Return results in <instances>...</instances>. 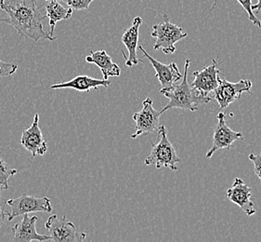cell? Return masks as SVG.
<instances>
[{
	"mask_svg": "<svg viewBox=\"0 0 261 242\" xmlns=\"http://www.w3.org/2000/svg\"><path fill=\"white\" fill-rule=\"evenodd\" d=\"M0 9L7 13V17L0 18V21L13 27L20 37L31 38L35 42L40 39H56L43 29L42 21L46 15H42L38 0H0Z\"/></svg>",
	"mask_w": 261,
	"mask_h": 242,
	"instance_id": "obj_1",
	"label": "cell"
},
{
	"mask_svg": "<svg viewBox=\"0 0 261 242\" xmlns=\"http://www.w3.org/2000/svg\"><path fill=\"white\" fill-rule=\"evenodd\" d=\"M191 60L186 59L184 63V74L181 82L178 85H173L171 87L164 88L160 90V93L169 99L167 106L159 111L162 115L166 111L178 108L182 110H190L195 112L198 109L199 105L207 104L212 100L211 97H205L200 94L192 88L188 82V70Z\"/></svg>",
	"mask_w": 261,
	"mask_h": 242,
	"instance_id": "obj_2",
	"label": "cell"
},
{
	"mask_svg": "<svg viewBox=\"0 0 261 242\" xmlns=\"http://www.w3.org/2000/svg\"><path fill=\"white\" fill-rule=\"evenodd\" d=\"M187 36L183 28L169 21L168 15L164 13L160 22L152 27L151 37L155 39L153 49L161 50L165 54H173L176 52L175 44Z\"/></svg>",
	"mask_w": 261,
	"mask_h": 242,
	"instance_id": "obj_3",
	"label": "cell"
},
{
	"mask_svg": "<svg viewBox=\"0 0 261 242\" xmlns=\"http://www.w3.org/2000/svg\"><path fill=\"white\" fill-rule=\"evenodd\" d=\"M157 132L160 141L157 143H152L151 153L145 158L144 163L147 166L154 165L156 168H169L172 171H177V163L180 162V158H178L176 149L167 138L166 127L161 125Z\"/></svg>",
	"mask_w": 261,
	"mask_h": 242,
	"instance_id": "obj_4",
	"label": "cell"
},
{
	"mask_svg": "<svg viewBox=\"0 0 261 242\" xmlns=\"http://www.w3.org/2000/svg\"><path fill=\"white\" fill-rule=\"evenodd\" d=\"M6 204L11 208V211H7L8 221L10 222L18 216L28 214L31 212L41 211L49 213L53 211L51 201L47 197L37 198L34 196L23 194L19 198L7 200Z\"/></svg>",
	"mask_w": 261,
	"mask_h": 242,
	"instance_id": "obj_5",
	"label": "cell"
},
{
	"mask_svg": "<svg viewBox=\"0 0 261 242\" xmlns=\"http://www.w3.org/2000/svg\"><path fill=\"white\" fill-rule=\"evenodd\" d=\"M47 236L55 242H80L86 238V233H79L73 223L68 221L66 216L61 218L53 214L45 224Z\"/></svg>",
	"mask_w": 261,
	"mask_h": 242,
	"instance_id": "obj_6",
	"label": "cell"
},
{
	"mask_svg": "<svg viewBox=\"0 0 261 242\" xmlns=\"http://www.w3.org/2000/svg\"><path fill=\"white\" fill-rule=\"evenodd\" d=\"M252 81L250 79H241L238 82H230L220 77V84L213 91L215 100L219 104L220 109H225L235 101L239 100L245 92L252 94Z\"/></svg>",
	"mask_w": 261,
	"mask_h": 242,
	"instance_id": "obj_7",
	"label": "cell"
},
{
	"mask_svg": "<svg viewBox=\"0 0 261 242\" xmlns=\"http://www.w3.org/2000/svg\"><path fill=\"white\" fill-rule=\"evenodd\" d=\"M160 112L152 106V100L150 97L142 103V109L133 115L135 121V133L131 135L132 139H136L141 135H146L156 132L161 126Z\"/></svg>",
	"mask_w": 261,
	"mask_h": 242,
	"instance_id": "obj_8",
	"label": "cell"
},
{
	"mask_svg": "<svg viewBox=\"0 0 261 242\" xmlns=\"http://www.w3.org/2000/svg\"><path fill=\"white\" fill-rule=\"evenodd\" d=\"M244 134L242 132H235L228 127L226 123V116L223 112H220L218 115V123L215 127L213 134V142L205 157L210 158L215 153L220 149H230L232 143L237 140H243Z\"/></svg>",
	"mask_w": 261,
	"mask_h": 242,
	"instance_id": "obj_9",
	"label": "cell"
},
{
	"mask_svg": "<svg viewBox=\"0 0 261 242\" xmlns=\"http://www.w3.org/2000/svg\"><path fill=\"white\" fill-rule=\"evenodd\" d=\"M220 69L217 67V61L213 59L212 64L201 71L193 72L194 79L191 86L200 94L208 97L209 94L213 92L220 84Z\"/></svg>",
	"mask_w": 261,
	"mask_h": 242,
	"instance_id": "obj_10",
	"label": "cell"
},
{
	"mask_svg": "<svg viewBox=\"0 0 261 242\" xmlns=\"http://www.w3.org/2000/svg\"><path fill=\"white\" fill-rule=\"evenodd\" d=\"M21 144L31 153L32 157L44 156L47 151V142H45L42 131L39 128V114H36L30 128L21 133Z\"/></svg>",
	"mask_w": 261,
	"mask_h": 242,
	"instance_id": "obj_11",
	"label": "cell"
},
{
	"mask_svg": "<svg viewBox=\"0 0 261 242\" xmlns=\"http://www.w3.org/2000/svg\"><path fill=\"white\" fill-rule=\"evenodd\" d=\"M142 25V19L141 16H137L133 20V22L129 28L125 30L123 37H122V42L125 45L128 56H126L125 52H121L123 57L125 59V65L127 67H132L137 65L140 63H143V61L138 58L137 55V50H138V43H139V36H140V27Z\"/></svg>",
	"mask_w": 261,
	"mask_h": 242,
	"instance_id": "obj_12",
	"label": "cell"
},
{
	"mask_svg": "<svg viewBox=\"0 0 261 242\" xmlns=\"http://www.w3.org/2000/svg\"><path fill=\"white\" fill-rule=\"evenodd\" d=\"M37 216H28V214L22 215V220L17 223L12 227L11 231L13 233L12 240L14 242L22 241H47L51 240V238L47 235H41L37 233L36 228V223L37 221Z\"/></svg>",
	"mask_w": 261,
	"mask_h": 242,
	"instance_id": "obj_13",
	"label": "cell"
},
{
	"mask_svg": "<svg viewBox=\"0 0 261 242\" xmlns=\"http://www.w3.org/2000/svg\"><path fill=\"white\" fill-rule=\"evenodd\" d=\"M138 49L150 61L152 67L155 70L156 79L160 82L162 89L167 88V87H171L175 82H177L178 80L182 79L183 75L179 72L176 63H169V64H165V63L157 61L152 56H151L142 46H139Z\"/></svg>",
	"mask_w": 261,
	"mask_h": 242,
	"instance_id": "obj_14",
	"label": "cell"
},
{
	"mask_svg": "<svg viewBox=\"0 0 261 242\" xmlns=\"http://www.w3.org/2000/svg\"><path fill=\"white\" fill-rule=\"evenodd\" d=\"M251 187L241 179L235 178L233 184L227 190V197L229 200L239 206L247 216L254 215L256 210L251 200Z\"/></svg>",
	"mask_w": 261,
	"mask_h": 242,
	"instance_id": "obj_15",
	"label": "cell"
},
{
	"mask_svg": "<svg viewBox=\"0 0 261 242\" xmlns=\"http://www.w3.org/2000/svg\"><path fill=\"white\" fill-rule=\"evenodd\" d=\"M111 85L109 79H98L91 78L89 76H79L75 77L72 80H69L67 82H63L59 84H54L50 86L51 90H58V89H73V90L89 92L91 90H98L99 87H103L107 89Z\"/></svg>",
	"mask_w": 261,
	"mask_h": 242,
	"instance_id": "obj_16",
	"label": "cell"
},
{
	"mask_svg": "<svg viewBox=\"0 0 261 242\" xmlns=\"http://www.w3.org/2000/svg\"><path fill=\"white\" fill-rule=\"evenodd\" d=\"M86 62L94 63L97 65L103 76L105 80L111 77H120L121 69L117 63L112 61L110 55L106 53L105 50H100L98 52H90L89 56L86 57Z\"/></svg>",
	"mask_w": 261,
	"mask_h": 242,
	"instance_id": "obj_17",
	"label": "cell"
},
{
	"mask_svg": "<svg viewBox=\"0 0 261 242\" xmlns=\"http://www.w3.org/2000/svg\"><path fill=\"white\" fill-rule=\"evenodd\" d=\"M46 18L49 19V34L53 36L58 21L70 19L73 15V9L64 8L60 4L59 0H51L46 6Z\"/></svg>",
	"mask_w": 261,
	"mask_h": 242,
	"instance_id": "obj_18",
	"label": "cell"
},
{
	"mask_svg": "<svg viewBox=\"0 0 261 242\" xmlns=\"http://www.w3.org/2000/svg\"><path fill=\"white\" fill-rule=\"evenodd\" d=\"M18 173L16 168H11L0 158V187L2 190L9 189V180Z\"/></svg>",
	"mask_w": 261,
	"mask_h": 242,
	"instance_id": "obj_19",
	"label": "cell"
},
{
	"mask_svg": "<svg viewBox=\"0 0 261 242\" xmlns=\"http://www.w3.org/2000/svg\"><path fill=\"white\" fill-rule=\"evenodd\" d=\"M240 3L242 7L244 8V10L247 12L248 18L250 21H252L255 26L257 27H261V21L255 14L254 11L252 10V0H237Z\"/></svg>",
	"mask_w": 261,
	"mask_h": 242,
	"instance_id": "obj_20",
	"label": "cell"
},
{
	"mask_svg": "<svg viewBox=\"0 0 261 242\" xmlns=\"http://www.w3.org/2000/svg\"><path fill=\"white\" fill-rule=\"evenodd\" d=\"M63 1L69 6V8L73 9L74 11H86L89 8L92 1L94 0H59Z\"/></svg>",
	"mask_w": 261,
	"mask_h": 242,
	"instance_id": "obj_21",
	"label": "cell"
},
{
	"mask_svg": "<svg viewBox=\"0 0 261 242\" xmlns=\"http://www.w3.org/2000/svg\"><path fill=\"white\" fill-rule=\"evenodd\" d=\"M17 69H18L17 63H8L0 60V79L15 74Z\"/></svg>",
	"mask_w": 261,
	"mask_h": 242,
	"instance_id": "obj_22",
	"label": "cell"
},
{
	"mask_svg": "<svg viewBox=\"0 0 261 242\" xmlns=\"http://www.w3.org/2000/svg\"><path fill=\"white\" fill-rule=\"evenodd\" d=\"M249 159L254 164V171H255V174L256 176L258 177V179L260 180L261 182V152L259 154H254V153H251L249 155Z\"/></svg>",
	"mask_w": 261,
	"mask_h": 242,
	"instance_id": "obj_23",
	"label": "cell"
},
{
	"mask_svg": "<svg viewBox=\"0 0 261 242\" xmlns=\"http://www.w3.org/2000/svg\"><path fill=\"white\" fill-rule=\"evenodd\" d=\"M1 190H2V188H0V200H1ZM6 215L8 216V214H7V211H5V208H3L1 206V203H0V228L3 226V224L5 222Z\"/></svg>",
	"mask_w": 261,
	"mask_h": 242,
	"instance_id": "obj_24",
	"label": "cell"
},
{
	"mask_svg": "<svg viewBox=\"0 0 261 242\" xmlns=\"http://www.w3.org/2000/svg\"><path fill=\"white\" fill-rule=\"evenodd\" d=\"M252 10L259 12L261 11V0H257V3L255 5H252Z\"/></svg>",
	"mask_w": 261,
	"mask_h": 242,
	"instance_id": "obj_25",
	"label": "cell"
},
{
	"mask_svg": "<svg viewBox=\"0 0 261 242\" xmlns=\"http://www.w3.org/2000/svg\"><path fill=\"white\" fill-rule=\"evenodd\" d=\"M217 3H218V0H214V4H213V7L211 8V11L214 10V8L216 7V5H217Z\"/></svg>",
	"mask_w": 261,
	"mask_h": 242,
	"instance_id": "obj_26",
	"label": "cell"
},
{
	"mask_svg": "<svg viewBox=\"0 0 261 242\" xmlns=\"http://www.w3.org/2000/svg\"><path fill=\"white\" fill-rule=\"evenodd\" d=\"M46 1H51V0H46Z\"/></svg>",
	"mask_w": 261,
	"mask_h": 242,
	"instance_id": "obj_27",
	"label": "cell"
},
{
	"mask_svg": "<svg viewBox=\"0 0 261 242\" xmlns=\"http://www.w3.org/2000/svg\"><path fill=\"white\" fill-rule=\"evenodd\" d=\"M0 188H1V187H0Z\"/></svg>",
	"mask_w": 261,
	"mask_h": 242,
	"instance_id": "obj_28",
	"label": "cell"
}]
</instances>
